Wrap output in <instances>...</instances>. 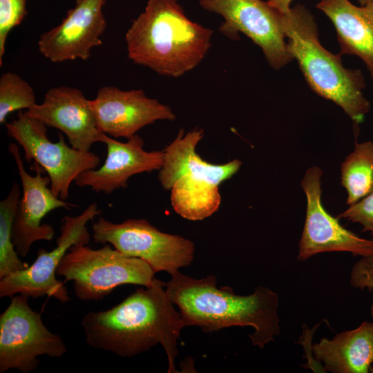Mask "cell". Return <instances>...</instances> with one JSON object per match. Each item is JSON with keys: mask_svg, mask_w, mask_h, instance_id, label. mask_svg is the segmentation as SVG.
Returning <instances> with one entry per match:
<instances>
[{"mask_svg": "<svg viewBox=\"0 0 373 373\" xmlns=\"http://www.w3.org/2000/svg\"><path fill=\"white\" fill-rule=\"evenodd\" d=\"M165 285L155 278L152 285L136 289L113 307L86 314L81 325L87 344L122 357L137 355L160 344L167 355L168 372H176L177 342L184 325Z\"/></svg>", "mask_w": 373, "mask_h": 373, "instance_id": "1", "label": "cell"}, {"mask_svg": "<svg viewBox=\"0 0 373 373\" xmlns=\"http://www.w3.org/2000/svg\"><path fill=\"white\" fill-rule=\"evenodd\" d=\"M216 283L213 275L195 279L178 271L166 283L167 296L178 307L184 327L196 325L211 333L251 326V342L261 349L280 334L276 293L259 286L250 295L239 296L230 287L218 289Z\"/></svg>", "mask_w": 373, "mask_h": 373, "instance_id": "2", "label": "cell"}, {"mask_svg": "<svg viewBox=\"0 0 373 373\" xmlns=\"http://www.w3.org/2000/svg\"><path fill=\"white\" fill-rule=\"evenodd\" d=\"M213 34L188 18L178 0H148L126 32L128 57L160 75L180 77L204 59Z\"/></svg>", "mask_w": 373, "mask_h": 373, "instance_id": "3", "label": "cell"}, {"mask_svg": "<svg viewBox=\"0 0 373 373\" xmlns=\"http://www.w3.org/2000/svg\"><path fill=\"white\" fill-rule=\"evenodd\" d=\"M283 28L288 52L311 89L339 106L356 125L360 124L370 110L363 93L362 72L345 68L341 53L334 54L321 45L314 17L305 6L297 4L284 14Z\"/></svg>", "mask_w": 373, "mask_h": 373, "instance_id": "4", "label": "cell"}, {"mask_svg": "<svg viewBox=\"0 0 373 373\" xmlns=\"http://www.w3.org/2000/svg\"><path fill=\"white\" fill-rule=\"evenodd\" d=\"M204 136L202 128L184 133L180 129L176 137L163 151L164 162L159 171L162 186L171 191L173 210L189 220H201L220 207L219 186L240 169L237 159L222 164L209 163L196 152Z\"/></svg>", "mask_w": 373, "mask_h": 373, "instance_id": "5", "label": "cell"}, {"mask_svg": "<svg viewBox=\"0 0 373 373\" xmlns=\"http://www.w3.org/2000/svg\"><path fill=\"white\" fill-rule=\"evenodd\" d=\"M155 271L144 260L124 255L109 245L93 249L87 245H73L61 259L56 274L71 280L81 300H99L117 287L153 285Z\"/></svg>", "mask_w": 373, "mask_h": 373, "instance_id": "6", "label": "cell"}, {"mask_svg": "<svg viewBox=\"0 0 373 373\" xmlns=\"http://www.w3.org/2000/svg\"><path fill=\"white\" fill-rule=\"evenodd\" d=\"M47 127L26 111H18L17 117L6 124L8 135L22 148L25 160L38 164L47 173L54 195L66 200L72 182L84 171L96 169L100 158L90 151L68 146L61 133L57 142L50 141Z\"/></svg>", "mask_w": 373, "mask_h": 373, "instance_id": "7", "label": "cell"}, {"mask_svg": "<svg viewBox=\"0 0 373 373\" xmlns=\"http://www.w3.org/2000/svg\"><path fill=\"white\" fill-rule=\"evenodd\" d=\"M92 231L95 242L109 243L126 256L144 260L155 273L166 271L172 276L190 265L194 258L192 241L162 232L144 219L115 223L99 217L93 223Z\"/></svg>", "mask_w": 373, "mask_h": 373, "instance_id": "8", "label": "cell"}, {"mask_svg": "<svg viewBox=\"0 0 373 373\" xmlns=\"http://www.w3.org/2000/svg\"><path fill=\"white\" fill-rule=\"evenodd\" d=\"M100 213L98 204L93 202L77 216H64L56 247L50 251L40 249L37 258L28 268L1 278L0 298L19 294L33 298L48 296L62 303L68 302L70 298L64 283L56 278L57 267L73 245L89 243L91 236L87 224Z\"/></svg>", "mask_w": 373, "mask_h": 373, "instance_id": "9", "label": "cell"}, {"mask_svg": "<svg viewBox=\"0 0 373 373\" xmlns=\"http://www.w3.org/2000/svg\"><path fill=\"white\" fill-rule=\"evenodd\" d=\"M22 294L0 315V373L15 369L30 373L39 365V356L59 358L67 352L61 337L48 329L39 313Z\"/></svg>", "mask_w": 373, "mask_h": 373, "instance_id": "10", "label": "cell"}, {"mask_svg": "<svg viewBox=\"0 0 373 373\" xmlns=\"http://www.w3.org/2000/svg\"><path fill=\"white\" fill-rule=\"evenodd\" d=\"M200 6L220 15L219 30L236 39L242 32L262 50L269 66L278 70L293 59L283 28L284 14L262 0H199Z\"/></svg>", "mask_w": 373, "mask_h": 373, "instance_id": "11", "label": "cell"}, {"mask_svg": "<svg viewBox=\"0 0 373 373\" xmlns=\"http://www.w3.org/2000/svg\"><path fill=\"white\" fill-rule=\"evenodd\" d=\"M322 170L309 168L301 182L307 199L306 217L297 259L304 261L319 253L347 251L362 257L373 256V239L361 238L344 228L324 208L321 200Z\"/></svg>", "mask_w": 373, "mask_h": 373, "instance_id": "12", "label": "cell"}, {"mask_svg": "<svg viewBox=\"0 0 373 373\" xmlns=\"http://www.w3.org/2000/svg\"><path fill=\"white\" fill-rule=\"evenodd\" d=\"M8 150L15 161L22 188L13 224L12 241L19 255L26 257L34 242L50 241L55 236L54 227L41 223L44 216L53 210L70 209L75 204L54 195L48 187L49 177L42 175L43 169L38 164H33L35 175L26 171L17 144L10 143Z\"/></svg>", "mask_w": 373, "mask_h": 373, "instance_id": "13", "label": "cell"}, {"mask_svg": "<svg viewBox=\"0 0 373 373\" xmlns=\"http://www.w3.org/2000/svg\"><path fill=\"white\" fill-rule=\"evenodd\" d=\"M89 104L99 131L113 137L128 140L156 121L176 119L169 106L147 97L141 89L102 86Z\"/></svg>", "mask_w": 373, "mask_h": 373, "instance_id": "14", "label": "cell"}, {"mask_svg": "<svg viewBox=\"0 0 373 373\" xmlns=\"http://www.w3.org/2000/svg\"><path fill=\"white\" fill-rule=\"evenodd\" d=\"M105 3L76 0L60 24L40 35V53L53 63L89 59L91 50L102 44L107 26L102 10Z\"/></svg>", "mask_w": 373, "mask_h": 373, "instance_id": "15", "label": "cell"}, {"mask_svg": "<svg viewBox=\"0 0 373 373\" xmlns=\"http://www.w3.org/2000/svg\"><path fill=\"white\" fill-rule=\"evenodd\" d=\"M101 142L106 146V157L99 167L84 171L75 182L96 193L110 194L127 187L128 179L135 174L160 171L164 162V151H146L144 141L135 135L121 142L103 133Z\"/></svg>", "mask_w": 373, "mask_h": 373, "instance_id": "16", "label": "cell"}, {"mask_svg": "<svg viewBox=\"0 0 373 373\" xmlns=\"http://www.w3.org/2000/svg\"><path fill=\"white\" fill-rule=\"evenodd\" d=\"M47 126L61 131L73 148L88 151L93 144L101 142L103 133L82 90L68 86H57L46 91L43 102L26 111Z\"/></svg>", "mask_w": 373, "mask_h": 373, "instance_id": "17", "label": "cell"}, {"mask_svg": "<svg viewBox=\"0 0 373 373\" xmlns=\"http://www.w3.org/2000/svg\"><path fill=\"white\" fill-rule=\"evenodd\" d=\"M316 6L332 22L341 54L361 58L373 78V2L357 6L349 0H321Z\"/></svg>", "mask_w": 373, "mask_h": 373, "instance_id": "18", "label": "cell"}, {"mask_svg": "<svg viewBox=\"0 0 373 373\" xmlns=\"http://www.w3.org/2000/svg\"><path fill=\"white\" fill-rule=\"evenodd\" d=\"M317 361L334 373H367L373 370V322L365 321L357 328L325 338L313 345Z\"/></svg>", "mask_w": 373, "mask_h": 373, "instance_id": "19", "label": "cell"}, {"mask_svg": "<svg viewBox=\"0 0 373 373\" xmlns=\"http://www.w3.org/2000/svg\"><path fill=\"white\" fill-rule=\"evenodd\" d=\"M341 184L350 206L373 191V142H356L353 151L341 166Z\"/></svg>", "mask_w": 373, "mask_h": 373, "instance_id": "20", "label": "cell"}, {"mask_svg": "<svg viewBox=\"0 0 373 373\" xmlns=\"http://www.w3.org/2000/svg\"><path fill=\"white\" fill-rule=\"evenodd\" d=\"M21 192L13 182L8 195L0 202V279L23 270L28 265L19 258L12 241V228Z\"/></svg>", "mask_w": 373, "mask_h": 373, "instance_id": "21", "label": "cell"}, {"mask_svg": "<svg viewBox=\"0 0 373 373\" xmlns=\"http://www.w3.org/2000/svg\"><path fill=\"white\" fill-rule=\"evenodd\" d=\"M32 87L19 75L6 72L0 77V124L14 111H27L36 104Z\"/></svg>", "mask_w": 373, "mask_h": 373, "instance_id": "22", "label": "cell"}, {"mask_svg": "<svg viewBox=\"0 0 373 373\" xmlns=\"http://www.w3.org/2000/svg\"><path fill=\"white\" fill-rule=\"evenodd\" d=\"M28 0H0V66L6 51V43L12 28L19 26L27 15Z\"/></svg>", "mask_w": 373, "mask_h": 373, "instance_id": "23", "label": "cell"}, {"mask_svg": "<svg viewBox=\"0 0 373 373\" xmlns=\"http://www.w3.org/2000/svg\"><path fill=\"white\" fill-rule=\"evenodd\" d=\"M337 218H344L359 223L363 227L362 231H369L373 234V191L356 203L349 206Z\"/></svg>", "mask_w": 373, "mask_h": 373, "instance_id": "24", "label": "cell"}, {"mask_svg": "<svg viewBox=\"0 0 373 373\" xmlns=\"http://www.w3.org/2000/svg\"><path fill=\"white\" fill-rule=\"evenodd\" d=\"M350 283L355 288L373 289V256L362 257L352 268ZM370 314L373 319V304Z\"/></svg>", "mask_w": 373, "mask_h": 373, "instance_id": "25", "label": "cell"}, {"mask_svg": "<svg viewBox=\"0 0 373 373\" xmlns=\"http://www.w3.org/2000/svg\"><path fill=\"white\" fill-rule=\"evenodd\" d=\"M267 1L281 13L285 14L290 10L292 0H267Z\"/></svg>", "mask_w": 373, "mask_h": 373, "instance_id": "26", "label": "cell"}, {"mask_svg": "<svg viewBox=\"0 0 373 373\" xmlns=\"http://www.w3.org/2000/svg\"><path fill=\"white\" fill-rule=\"evenodd\" d=\"M361 6L365 5L370 2H373V0H358Z\"/></svg>", "mask_w": 373, "mask_h": 373, "instance_id": "27", "label": "cell"}]
</instances>
